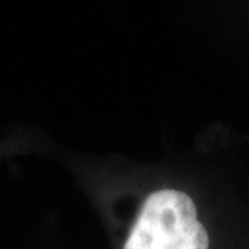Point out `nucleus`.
I'll use <instances>...</instances> for the list:
<instances>
[{
    "instance_id": "nucleus-1",
    "label": "nucleus",
    "mask_w": 249,
    "mask_h": 249,
    "mask_svg": "<svg viewBox=\"0 0 249 249\" xmlns=\"http://www.w3.org/2000/svg\"><path fill=\"white\" fill-rule=\"evenodd\" d=\"M124 249H209V237L190 196L160 190L144 201Z\"/></svg>"
}]
</instances>
